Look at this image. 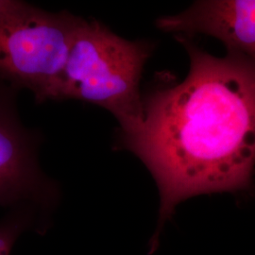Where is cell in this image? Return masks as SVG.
I'll return each instance as SVG.
<instances>
[{"label":"cell","mask_w":255,"mask_h":255,"mask_svg":"<svg viewBox=\"0 0 255 255\" xmlns=\"http://www.w3.org/2000/svg\"><path fill=\"white\" fill-rule=\"evenodd\" d=\"M190 58L187 77L143 96L144 118L118 133L116 149L130 151L152 175L160 195L149 254L165 222L192 197L249 192L255 167V66L228 54L217 58L176 35Z\"/></svg>","instance_id":"1"},{"label":"cell","mask_w":255,"mask_h":255,"mask_svg":"<svg viewBox=\"0 0 255 255\" xmlns=\"http://www.w3.org/2000/svg\"><path fill=\"white\" fill-rule=\"evenodd\" d=\"M153 48L147 41L124 39L97 20L81 19L56 101L100 106L118 120L119 132L134 130L144 118L140 82Z\"/></svg>","instance_id":"2"},{"label":"cell","mask_w":255,"mask_h":255,"mask_svg":"<svg viewBox=\"0 0 255 255\" xmlns=\"http://www.w3.org/2000/svg\"><path fill=\"white\" fill-rule=\"evenodd\" d=\"M81 19L12 0L0 13V82L31 92L38 103L56 101Z\"/></svg>","instance_id":"3"},{"label":"cell","mask_w":255,"mask_h":255,"mask_svg":"<svg viewBox=\"0 0 255 255\" xmlns=\"http://www.w3.org/2000/svg\"><path fill=\"white\" fill-rule=\"evenodd\" d=\"M17 91L0 82V207L48 212L58 201V186L40 166V137L20 120Z\"/></svg>","instance_id":"4"},{"label":"cell","mask_w":255,"mask_h":255,"mask_svg":"<svg viewBox=\"0 0 255 255\" xmlns=\"http://www.w3.org/2000/svg\"><path fill=\"white\" fill-rule=\"evenodd\" d=\"M156 26L176 35L216 37L228 54L255 66V1H199L179 14L157 19Z\"/></svg>","instance_id":"5"},{"label":"cell","mask_w":255,"mask_h":255,"mask_svg":"<svg viewBox=\"0 0 255 255\" xmlns=\"http://www.w3.org/2000/svg\"><path fill=\"white\" fill-rule=\"evenodd\" d=\"M41 214L30 207L10 209L0 219V255H10L11 251L20 237L31 229L41 232Z\"/></svg>","instance_id":"6"},{"label":"cell","mask_w":255,"mask_h":255,"mask_svg":"<svg viewBox=\"0 0 255 255\" xmlns=\"http://www.w3.org/2000/svg\"><path fill=\"white\" fill-rule=\"evenodd\" d=\"M12 3V0H0V13L8 9L10 4Z\"/></svg>","instance_id":"7"}]
</instances>
